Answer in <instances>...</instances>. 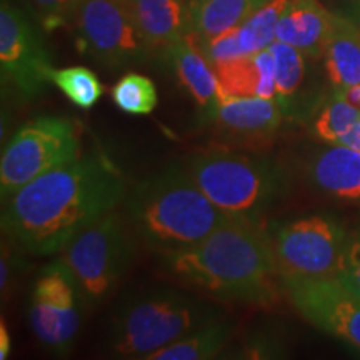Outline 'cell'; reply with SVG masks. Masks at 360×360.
<instances>
[{
	"mask_svg": "<svg viewBox=\"0 0 360 360\" xmlns=\"http://www.w3.org/2000/svg\"><path fill=\"white\" fill-rule=\"evenodd\" d=\"M127 195L124 175L103 155L80 157L40 175L4 202L2 231L22 250L53 255Z\"/></svg>",
	"mask_w": 360,
	"mask_h": 360,
	"instance_id": "cell-1",
	"label": "cell"
},
{
	"mask_svg": "<svg viewBox=\"0 0 360 360\" xmlns=\"http://www.w3.org/2000/svg\"><path fill=\"white\" fill-rule=\"evenodd\" d=\"M162 259L174 277L217 299L270 307L283 292L272 237L260 220L229 217L199 244Z\"/></svg>",
	"mask_w": 360,
	"mask_h": 360,
	"instance_id": "cell-2",
	"label": "cell"
},
{
	"mask_svg": "<svg viewBox=\"0 0 360 360\" xmlns=\"http://www.w3.org/2000/svg\"><path fill=\"white\" fill-rule=\"evenodd\" d=\"M134 232L157 252L191 249L232 215L197 186L186 167H167L139 182L125 195Z\"/></svg>",
	"mask_w": 360,
	"mask_h": 360,
	"instance_id": "cell-3",
	"label": "cell"
},
{
	"mask_svg": "<svg viewBox=\"0 0 360 360\" xmlns=\"http://www.w3.org/2000/svg\"><path fill=\"white\" fill-rule=\"evenodd\" d=\"M215 317V310L172 289H150L125 300L110 334L114 357L142 359Z\"/></svg>",
	"mask_w": 360,
	"mask_h": 360,
	"instance_id": "cell-4",
	"label": "cell"
},
{
	"mask_svg": "<svg viewBox=\"0 0 360 360\" xmlns=\"http://www.w3.org/2000/svg\"><path fill=\"white\" fill-rule=\"evenodd\" d=\"M184 167L205 195L232 217L260 220L285 184L272 162L225 148L193 155Z\"/></svg>",
	"mask_w": 360,
	"mask_h": 360,
	"instance_id": "cell-5",
	"label": "cell"
},
{
	"mask_svg": "<svg viewBox=\"0 0 360 360\" xmlns=\"http://www.w3.org/2000/svg\"><path fill=\"white\" fill-rule=\"evenodd\" d=\"M134 229L115 210L77 233L62 260L77 282L85 305H98L119 287L134 259Z\"/></svg>",
	"mask_w": 360,
	"mask_h": 360,
	"instance_id": "cell-6",
	"label": "cell"
},
{
	"mask_svg": "<svg viewBox=\"0 0 360 360\" xmlns=\"http://www.w3.org/2000/svg\"><path fill=\"white\" fill-rule=\"evenodd\" d=\"M80 127L72 119L42 115L22 125L0 159L2 204L40 175L80 159Z\"/></svg>",
	"mask_w": 360,
	"mask_h": 360,
	"instance_id": "cell-7",
	"label": "cell"
},
{
	"mask_svg": "<svg viewBox=\"0 0 360 360\" xmlns=\"http://www.w3.org/2000/svg\"><path fill=\"white\" fill-rule=\"evenodd\" d=\"M72 24L80 51L107 69L137 65L152 53L127 0H80Z\"/></svg>",
	"mask_w": 360,
	"mask_h": 360,
	"instance_id": "cell-8",
	"label": "cell"
},
{
	"mask_svg": "<svg viewBox=\"0 0 360 360\" xmlns=\"http://www.w3.org/2000/svg\"><path fill=\"white\" fill-rule=\"evenodd\" d=\"M347 240L344 227L326 215H310L281 225L272 242L282 281L335 277Z\"/></svg>",
	"mask_w": 360,
	"mask_h": 360,
	"instance_id": "cell-9",
	"label": "cell"
},
{
	"mask_svg": "<svg viewBox=\"0 0 360 360\" xmlns=\"http://www.w3.org/2000/svg\"><path fill=\"white\" fill-rule=\"evenodd\" d=\"M82 305V294L64 260L42 269L30 295L29 321L45 349L57 355L69 352L80 327Z\"/></svg>",
	"mask_w": 360,
	"mask_h": 360,
	"instance_id": "cell-10",
	"label": "cell"
},
{
	"mask_svg": "<svg viewBox=\"0 0 360 360\" xmlns=\"http://www.w3.org/2000/svg\"><path fill=\"white\" fill-rule=\"evenodd\" d=\"M53 65L42 35L11 0L0 4V72L2 84L24 98H34L51 84Z\"/></svg>",
	"mask_w": 360,
	"mask_h": 360,
	"instance_id": "cell-11",
	"label": "cell"
},
{
	"mask_svg": "<svg viewBox=\"0 0 360 360\" xmlns=\"http://www.w3.org/2000/svg\"><path fill=\"white\" fill-rule=\"evenodd\" d=\"M283 292L309 323L360 352V297L340 281L283 278Z\"/></svg>",
	"mask_w": 360,
	"mask_h": 360,
	"instance_id": "cell-12",
	"label": "cell"
},
{
	"mask_svg": "<svg viewBox=\"0 0 360 360\" xmlns=\"http://www.w3.org/2000/svg\"><path fill=\"white\" fill-rule=\"evenodd\" d=\"M283 112L276 98L220 96L210 114L220 134L237 142H269L281 127Z\"/></svg>",
	"mask_w": 360,
	"mask_h": 360,
	"instance_id": "cell-13",
	"label": "cell"
},
{
	"mask_svg": "<svg viewBox=\"0 0 360 360\" xmlns=\"http://www.w3.org/2000/svg\"><path fill=\"white\" fill-rule=\"evenodd\" d=\"M330 22L332 13L319 0H289L278 20L276 40L299 49L305 57L321 58Z\"/></svg>",
	"mask_w": 360,
	"mask_h": 360,
	"instance_id": "cell-14",
	"label": "cell"
},
{
	"mask_svg": "<svg viewBox=\"0 0 360 360\" xmlns=\"http://www.w3.org/2000/svg\"><path fill=\"white\" fill-rule=\"evenodd\" d=\"M148 51H167L191 32L187 0H129Z\"/></svg>",
	"mask_w": 360,
	"mask_h": 360,
	"instance_id": "cell-15",
	"label": "cell"
},
{
	"mask_svg": "<svg viewBox=\"0 0 360 360\" xmlns=\"http://www.w3.org/2000/svg\"><path fill=\"white\" fill-rule=\"evenodd\" d=\"M169 53L175 74L182 87L191 94V97L204 107L207 114H212L220 96V84L212 64L204 56L200 47L191 34L177 40L165 51Z\"/></svg>",
	"mask_w": 360,
	"mask_h": 360,
	"instance_id": "cell-16",
	"label": "cell"
},
{
	"mask_svg": "<svg viewBox=\"0 0 360 360\" xmlns=\"http://www.w3.org/2000/svg\"><path fill=\"white\" fill-rule=\"evenodd\" d=\"M314 184L327 195L360 202V150L345 146H328L310 164Z\"/></svg>",
	"mask_w": 360,
	"mask_h": 360,
	"instance_id": "cell-17",
	"label": "cell"
},
{
	"mask_svg": "<svg viewBox=\"0 0 360 360\" xmlns=\"http://www.w3.org/2000/svg\"><path fill=\"white\" fill-rule=\"evenodd\" d=\"M322 57L334 90L360 84V29L354 20L332 13Z\"/></svg>",
	"mask_w": 360,
	"mask_h": 360,
	"instance_id": "cell-18",
	"label": "cell"
},
{
	"mask_svg": "<svg viewBox=\"0 0 360 360\" xmlns=\"http://www.w3.org/2000/svg\"><path fill=\"white\" fill-rule=\"evenodd\" d=\"M267 2L269 0H187L188 34L202 42L237 29Z\"/></svg>",
	"mask_w": 360,
	"mask_h": 360,
	"instance_id": "cell-19",
	"label": "cell"
},
{
	"mask_svg": "<svg viewBox=\"0 0 360 360\" xmlns=\"http://www.w3.org/2000/svg\"><path fill=\"white\" fill-rule=\"evenodd\" d=\"M232 323L215 315L182 339L148 355L147 360H207L219 357L232 334Z\"/></svg>",
	"mask_w": 360,
	"mask_h": 360,
	"instance_id": "cell-20",
	"label": "cell"
},
{
	"mask_svg": "<svg viewBox=\"0 0 360 360\" xmlns=\"http://www.w3.org/2000/svg\"><path fill=\"white\" fill-rule=\"evenodd\" d=\"M276 64L277 98L283 114L294 115L300 103V90L305 80V56L299 49L276 40L269 45Z\"/></svg>",
	"mask_w": 360,
	"mask_h": 360,
	"instance_id": "cell-21",
	"label": "cell"
},
{
	"mask_svg": "<svg viewBox=\"0 0 360 360\" xmlns=\"http://www.w3.org/2000/svg\"><path fill=\"white\" fill-rule=\"evenodd\" d=\"M289 0H269L254 12L244 24L237 27L238 40L245 56L264 51L277 39V25Z\"/></svg>",
	"mask_w": 360,
	"mask_h": 360,
	"instance_id": "cell-22",
	"label": "cell"
},
{
	"mask_svg": "<svg viewBox=\"0 0 360 360\" xmlns=\"http://www.w3.org/2000/svg\"><path fill=\"white\" fill-rule=\"evenodd\" d=\"M51 84L60 90L69 101L79 109H92L103 96V85L96 72L87 67H65V69H53Z\"/></svg>",
	"mask_w": 360,
	"mask_h": 360,
	"instance_id": "cell-23",
	"label": "cell"
},
{
	"mask_svg": "<svg viewBox=\"0 0 360 360\" xmlns=\"http://www.w3.org/2000/svg\"><path fill=\"white\" fill-rule=\"evenodd\" d=\"M360 119V110L345 101L339 92L327 101L314 119L312 130L319 141L327 146H339L340 139L354 127Z\"/></svg>",
	"mask_w": 360,
	"mask_h": 360,
	"instance_id": "cell-24",
	"label": "cell"
},
{
	"mask_svg": "<svg viewBox=\"0 0 360 360\" xmlns=\"http://www.w3.org/2000/svg\"><path fill=\"white\" fill-rule=\"evenodd\" d=\"M112 101L119 110L129 115H148L159 103L157 87L142 74L129 72L112 89Z\"/></svg>",
	"mask_w": 360,
	"mask_h": 360,
	"instance_id": "cell-25",
	"label": "cell"
},
{
	"mask_svg": "<svg viewBox=\"0 0 360 360\" xmlns=\"http://www.w3.org/2000/svg\"><path fill=\"white\" fill-rule=\"evenodd\" d=\"M225 97H257L260 74L254 53L212 64Z\"/></svg>",
	"mask_w": 360,
	"mask_h": 360,
	"instance_id": "cell-26",
	"label": "cell"
},
{
	"mask_svg": "<svg viewBox=\"0 0 360 360\" xmlns=\"http://www.w3.org/2000/svg\"><path fill=\"white\" fill-rule=\"evenodd\" d=\"M44 29L53 30L57 27L72 24L80 0H27Z\"/></svg>",
	"mask_w": 360,
	"mask_h": 360,
	"instance_id": "cell-27",
	"label": "cell"
},
{
	"mask_svg": "<svg viewBox=\"0 0 360 360\" xmlns=\"http://www.w3.org/2000/svg\"><path fill=\"white\" fill-rule=\"evenodd\" d=\"M335 278L360 297V236L347 240Z\"/></svg>",
	"mask_w": 360,
	"mask_h": 360,
	"instance_id": "cell-28",
	"label": "cell"
},
{
	"mask_svg": "<svg viewBox=\"0 0 360 360\" xmlns=\"http://www.w3.org/2000/svg\"><path fill=\"white\" fill-rule=\"evenodd\" d=\"M20 255L15 254L12 245L2 244V259H0V290L2 295L12 287L13 278L19 274Z\"/></svg>",
	"mask_w": 360,
	"mask_h": 360,
	"instance_id": "cell-29",
	"label": "cell"
},
{
	"mask_svg": "<svg viewBox=\"0 0 360 360\" xmlns=\"http://www.w3.org/2000/svg\"><path fill=\"white\" fill-rule=\"evenodd\" d=\"M281 352V349L277 347L276 342L272 339H267V337L259 335L255 339L249 342V345L245 344V347L242 349V355L238 357H247V359H272L277 357V354Z\"/></svg>",
	"mask_w": 360,
	"mask_h": 360,
	"instance_id": "cell-30",
	"label": "cell"
},
{
	"mask_svg": "<svg viewBox=\"0 0 360 360\" xmlns=\"http://www.w3.org/2000/svg\"><path fill=\"white\" fill-rule=\"evenodd\" d=\"M339 146H345V147L355 148V150H360V119L355 122L354 127L340 139Z\"/></svg>",
	"mask_w": 360,
	"mask_h": 360,
	"instance_id": "cell-31",
	"label": "cell"
},
{
	"mask_svg": "<svg viewBox=\"0 0 360 360\" xmlns=\"http://www.w3.org/2000/svg\"><path fill=\"white\" fill-rule=\"evenodd\" d=\"M11 355V334L6 322H0V360H6Z\"/></svg>",
	"mask_w": 360,
	"mask_h": 360,
	"instance_id": "cell-32",
	"label": "cell"
},
{
	"mask_svg": "<svg viewBox=\"0 0 360 360\" xmlns=\"http://www.w3.org/2000/svg\"><path fill=\"white\" fill-rule=\"evenodd\" d=\"M335 92H339L340 96L345 98V101L350 102L354 107H357V109L360 110V84L350 85V87H347V89L335 90Z\"/></svg>",
	"mask_w": 360,
	"mask_h": 360,
	"instance_id": "cell-33",
	"label": "cell"
},
{
	"mask_svg": "<svg viewBox=\"0 0 360 360\" xmlns=\"http://www.w3.org/2000/svg\"><path fill=\"white\" fill-rule=\"evenodd\" d=\"M354 4H355V12H357V17L360 20V0H354Z\"/></svg>",
	"mask_w": 360,
	"mask_h": 360,
	"instance_id": "cell-34",
	"label": "cell"
},
{
	"mask_svg": "<svg viewBox=\"0 0 360 360\" xmlns=\"http://www.w3.org/2000/svg\"><path fill=\"white\" fill-rule=\"evenodd\" d=\"M127 2H129V0H127Z\"/></svg>",
	"mask_w": 360,
	"mask_h": 360,
	"instance_id": "cell-35",
	"label": "cell"
}]
</instances>
